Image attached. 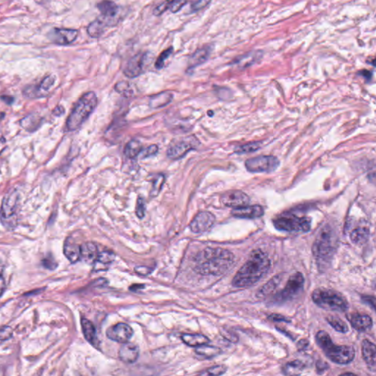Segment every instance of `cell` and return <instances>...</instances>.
<instances>
[{"label":"cell","mask_w":376,"mask_h":376,"mask_svg":"<svg viewBox=\"0 0 376 376\" xmlns=\"http://www.w3.org/2000/svg\"><path fill=\"white\" fill-rule=\"evenodd\" d=\"M235 262L234 254L221 248H207L196 258V270L204 276H221Z\"/></svg>","instance_id":"cell-1"},{"label":"cell","mask_w":376,"mask_h":376,"mask_svg":"<svg viewBox=\"0 0 376 376\" xmlns=\"http://www.w3.org/2000/svg\"><path fill=\"white\" fill-rule=\"evenodd\" d=\"M270 267V259L260 249L253 251L249 257L233 278V287H251L266 274Z\"/></svg>","instance_id":"cell-2"},{"label":"cell","mask_w":376,"mask_h":376,"mask_svg":"<svg viewBox=\"0 0 376 376\" xmlns=\"http://www.w3.org/2000/svg\"><path fill=\"white\" fill-rule=\"evenodd\" d=\"M316 342L332 362L347 364L355 358V349L352 346L337 345L332 341L330 335L325 331L317 332Z\"/></svg>","instance_id":"cell-3"},{"label":"cell","mask_w":376,"mask_h":376,"mask_svg":"<svg viewBox=\"0 0 376 376\" xmlns=\"http://www.w3.org/2000/svg\"><path fill=\"white\" fill-rule=\"evenodd\" d=\"M97 105V97L93 91L85 94L75 104L67 119V127L69 131L78 130L81 127Z\"/></svg>","instance_id":"cell-4"},{"label":"cell","mask_w":376,"mask_h":376,"mask_svg":"<svg viewBox=\"0 0 376 376\" xmlns=\"http://www.w3.org/2000/svg\"><path fill=\"white\" fill-rule=\"evenodd\" d=\"M313 302L328 311L344 312L348 309L347 299L337 291L328 288H317L311 295Z\"/></svg>","instance_id":"cell-5"},{"label":"cell","mask_w":376,"mask_h":376,"mask_svg":"<svg viewBox=\"0 0 376 376\" xmlns=\"http://www.w3.org/2000/svg\"><path fill=\"white\" fill-rule=\"evenodd\" d=\"M336 234L328 225L322 226L317 233L313 244L312 252L316 259L320 262H325L331 259L336 247Z\"/></svg>","instance_id":"cell-6"},{"label":"cell","mask_w":376,"mask_h":376,"mask_svg":"<svg viewBox=\"0 0 376 376\" xmlns=\"http://www.w3.org/2000/svg\"><path fill=\"white\" fill-rule=\"evenodd\" d=\"M20 200V193L14 189L9 190L4 196L0 209V220L7 229H13L17 226Z\"/></svg>","instance_id":"cell-7"},{"label":"cell","mask_w":376,"mask_h":376,"mask_svg":"<svg viewBox=\"0 0 376 376\" xmlns=\"http://www.w3.org/2000/svg\"><path fill=\"white\" fill-rule=\"evenodd\" d=\"M311 219L308 217L297 216L294 214H283L273 221L278 230L287 232H307L311 229Z\"/></svg>","instance_id":"cell-8"},{"label":"cell","mask_w":376,"mask_h":376,"mask_svg":"<svg viewBox=\"0 0 376 376\" xmlns=\"http://www.w3.org/2000/svg\"><path fill=\"white\" fill-rule=\"evenodd\" d=\"M280 162L274 156H259L245 161L246 169L251 173H271L279 166Z\"/></svg>","instance_id":"cell-9"},{"label":"cell","mask_w":376,"mask_h":376,"mask_svg":"<svg viewBox=\"0 0 376 376\" xmlns=\"http://www.w3.org/2000/svg\"><path fill=\"white\" fill-rule=\"evenodd\" d=\"M199 145V141L195 137L189 136L180 138L170 145L167 151V155L171 160H179L185 157L190 151L196 149Z\"/></svg>","instance_id":"cell-10"},{"label":"cell","mask_w":376,"mask_h":376,"mask_svg":"<svg viewBox=\"0 0 376 376\" xmlns=\"http://www.w3.org/2000/svg\"><path fill=\"white\" fill-rule=\"evenodd\" d=\"M304 277L302 273H295L289 277L287 284L276 297V301L284 303L295 298L300 293L304 284Z\"/></svg>","instance_id":"cell-11"},{"label":"cell","mask_w":376,"mask_h":376,"mask_svg":"<svg viewBox=\"0 0 376 376\" xmlns=\"http://www.w3.org/2000/svg\"><path fill=\"white\" fill-rule=\"evenodd\" d=\"M149 54L148 53H140L129 60L124 69V74L129 78H135L140 76L144 72Z\"/></svg>","instance_id":"cell-12"},{"label":"cell","mask_w":376,"mask_h":376,"mask_svg":"<svg viewBox=\"0 0 376 376\" xmlns=\"http://www.w3.org/2000/svg\"><path fill=\"white\" fill-rule=\"evenodd\" d=\"M215 222V217L213 214L207 211L200 212L190 223V230L196 234L207 232L213 226Z\"/></svg>","instance_id":"cell-13"},{"label":"cell","mask_w":376,"mask_h":376,"mask_svg":"<svg viewBox=\"0 0 376 376\" xmlns=\"http://www.w3.org/2000/svg\"><path fill=\"white\" fill-rule=\"evenodd\" d=\"M78 31L73 29L56 28L49 34V38L53 43L58 45L67 46L75 42L78 39Z\"/></svg>","instance_id":"cell-14"},{"label":"cell","mask_w":376,"mask_h":376,"mask_svg":"<svg viewBox=\"0 0 376 376\" xmlns=\"http://www.w3.org/2000/svg\"><path fill=\"white\" fill-rule=\"evenodd\" d=\"M221 202L226 207L234 209L245 207L250 203L249 196L240 190L226 192L221 196Z\"/></svg>","instance_id":"cell-15"},{"label":"cell","mask_w":376,"mask_h":376,"mask_svg":"<svg viewBox=\"0 0 376 376\" xmlns=\"http://www.w3.org/2000/svg\"><path fill=\"white\" fill-rule=\"evenodd\" d=\"M133 331L126 323H118L111 326L107 331V336L111 340L120 343L128 342L133 336Z\"/></svg>","instance_id":"cell-16"},{"label":"cell","mask_w":376,"mask_h":376,"mask_svg":"<svg viewBox=\"0 0 376 376\" xmlns=\"http://www.w3.org/2000/svg\"><path fill=\"white\" fill-rule=\"evenodd\" d=\"M97 6L102 14V19L106 21L108 26L114 25L115 23H117L116 20L119 12V8L114 2L103 0L99 3Z\"/></svg>","instance_id":"cell-17"},{"label":"cell","mask_w":376,"mask_h":376,"mask_svg":"<svg viewBox=\"0 0 376 376\" xmlns=\"http://www.w3.org/2000/svg\"><path fill=\"white\" fill-rule=\"evenodd\" d=\"M55 82H56V79L52 75L46 77L39 86L36 87L28 88L25 90L24 94L31 98H41V97H45L51 88L54 86Z\"/></svg>","instance_id":"cell-18"},{"label":"cell","mask_w":376,"mask_h":376,"mask_svg":"<svg viewBox=\"0 0 376 376\" xmlns=\"http://www.w3.org/2000/svg\"><path fill=\"white\" fill-rule=\"evenodd\" d=\"M263 207L260 205L245 206L239 208L233 209L232 215L236 218L255 219L260 218L264 215Z\"/></svg>","instance_id":"cell-19"},{"label":"cell","mask_w":376,"mask_h":376,"mask_svg":"<svg viewBox=\"0 0 376 376\" xmlns=\"http://www.w3.org/2000/svg\"><path fill=\"white\" fill-rule=\"evenodd\" d=\"M119 355L123 362L133 364L139 356V348L133 343H124L119 350Z\"/></svg>","instance_id":"cell-20"},{"label":"cell","mask_w":376,"mask_h":376,"mask_svg":"<svg viewBox=\"0 0 376 376\" xmlns=\"http://www.w3.org/2000/svg\"><path fill=\"white\" fill-rule=\"evenodd\" d=\"M361 353L366 365L372 371L375 369V345L368 339H364L361 344Z\"/></svg>","instance_id":"cell-21"},{"label":"cell","mask_w":376,"mask_h":376,"mask_svg":"<svg viewBox=\"0 0 376 376\" xmlns=\"http://www.w3.org/2000/svg\"><path fill=\"white\" fill-rule=\"evenodd\" d=\"M98 254V248L95 244L89 242L80 245V259H83L86 263L94 264L97 261Z\"/></svg>","instance_id":"cell-22"},{"label":"cell","mask_w":376,"mask_h":376,"mask_svg":"<svg viewBox=\"0 0 376 376\" xmlns=\"http://www.w3.org/2000/svg\"><path fill=\"white\" fill-rule=\"evenodd\" d=\"M350 322L354 329L358 331H364L372 326V320L367 314H353Z\"/></svg>","instance_id":"cell-23"},{"label":"cell","mask_w":376,"mask_h":376,"mask_svg":"<svg viewBox=\"0 0 376 376\" xmlns=\"http://www.w3.org/2000/svg\"><path fill=\"white\" fill-rule=\"evenodd\" d=\"M211 50L210 47H204L196 50L188 61V69H195L199 66L202 65L208 60L210 57Z\"/></svg>","instance_id":"cell-24"},{"label":"cell","mask_w":376,"mask_h":376,"mask_svg":"<svg viewBox=\"0 0 376 376\" xmlns=\"http://www.w3.org/2000/svg\"><path fill=\"white\" fill-rule=\"evenodd\" d=\"M64 254L72 263H76L80 259V245L75 243L71 237L67 239L64 244Z\"/></svg>","instance_id":"cell-25"},{"label":"cell","mask_w":376,"mask_h":376,"mask_svg":"<svg viewBox=\"0 0 376 376\" xmlns=\"http://www.w3.org/2000/svg\"><path fill=\"white\" fill-rule=\"evenodd\" d=\"M108 27V23L104 19L99 18L90 23L87 28V33L94 39H98L105 33V29Z\"/></svg>","instance_id":"cell-26"},{"label":"cell","mask_w":376,"mask_h":376,"mask_svg":"<svg viewBox=\"0 0 376 376\" xmlns=\"http://www.w3.org/2000/svg\"><path fill=\"white\" fill-rule=\"evenodd\" d=\"M181 338L187 345L190 347H199L210 342V339L207 336L199 333H185L182 335Z\"/></svg>","instance_id":"cell-27"},{"label":"cell","mask_w":376,"mask_h":376,"mask_svg":"<svg viewBox=\"0 0 376 376\" xmlns=\"http://www.w3.org/2000/svg\"><path fill=\"white\" fill-rule=\"evenodd\" d=\"M350 240L353 243L361 245L367 241L369 237V229L367 226H360L350 233Z\"/></svg>","instance_id":"cell-28"},{"label":"cell","mask_w":376,"mask_h":376,"mask_svg":"<svg viewBox=\"0 0 376 376\" xmlns=\"http://www.w3.org/2000/svg\"><path fill=\"white\" fill-rule=\"evenodd\" d=\"M281 279H282L281 275H277V276L272 278L267 284H265L263 287H261L259 291H258L256 296L258 298H265L267 295H270L279 285Z\"/></svg>","instance_id":"cell-29"},{"label":"cell","mask_w":376,"mask_h":376,"mask_svg":"<svg viewBox=\"0 0 376 376\" xmlns=\"http://www.w3.org/2000/svg\"><path fill=\"white\" fill-rule=\"evenodd\" d=\"M173 100V95L169 92H163L151 97L149 103L151 108H160L168 105Z\"/></svg>","instance_id":"cell-30"},{"label":"cell","mask_w":376,"mask_h":376,"mask_svg":"<svg viewBox=\"0 0 376 376\" xmlns=\"http://www.w3.org/2000/svg\"><path fill=\"white\" fill-rule=\"evenodd\" d=\"M221 353V350L219 347L208 345L207 344L196 347V353L204 359L213 358Z\"/></svg>","instance_id":"cell-31"},{"label":"cell","mask_w":376,"mask_h":376,"mask_svg":"<svg viewBox=\"0 0 376 376\" xmlns=\"http://www.w3.org/2000/svg\"><path fill=\"white\" fill-rule=\"evenodd\" d=\"M81 325L85 338L88 342L94 344L97 340V331L94 324L87 319L83 318L81 320Z\"/></svg>","instance_id":"cell-32"},{"label":"cell","mask_w":376,"mask_h":376,"mask_svg":"<svg viewBox=\"0 0 376 376\" xmlns=\"http://www.w3.org/2000/svg\"><path fill=\"white\" fill-rule=\"evenodd\" d=\"M304 368V363L302 362L300 360H294L284 365L283 371L286 375H300Z\"/></svg>","instance_id":"cell-33"},{"label":"cell","mask_w":376,"mask_h":376,"mask_svg":"<svg viewBox=\"0 0 376 376\" xmlns=\"http://www.w3.org/2000/svg\"><path fill=\"white\" fill-rule=\"evenodd\" d=\"M42 124V119L36 115H29L22 119L21 125L23 128L29 132H34L37 130Z\"/></svg>","instance_id":"cell-34"},{"label":"cell","mask_w":376,"mask_h":376,"mask_svg":"<svg viewBox=\"0 0 376 376\" xmlns=\"http://www.w3.org/2000/svg\"><path fill=\"white\" fill-rule=\"evenodd\" d=\"M143 146L140 141L132 140L126 146L124 154L129 158H135L143 151Z\"/></svg>","instance_id":"cell-35"},{"label":"cell","mask_w":376,"mask_h":376,"mask_svg":"<svg viewBox=\"0 0 376 376\" xmlns=\"http://www.w3.org/2000/svg\"><path fill=\"white\" fill-rule=\"evenodd\" d=\"M327 322L331 325L332 328L340 333H347L349 331L348 326L344 321L336 316H329L326 318Z\"/></svg>","instance_id":"cell-36"},{"label":"cell","mask_w":376,"mask_h":376,"mask_svg":"<svg viewBox=\"0 0 376 376\" xmlns=\"http://www.w3.org/2000/svg\"><path fill=\"white\" fill-rule=\"evenodd\" d=\"M261 56H262V53L259 51L251 52L237 60V63L240 67H248L251 64H254L255 61L261 58Z\"/></svg>","instance_id":"cell-37"},{"label":"cell","mask_w":376,"mask_h":376,"mask_svg":"<svg viewBox=\"0 0 376 376\" xmlns=\"http://www.w3.org/2000/svg\"><path fill=\"white\" fill-rule=\"evenodd\" d=\"M165 177L163 174H157L152 179V187L151 190V196H156L160 193L165 182Z\"/></svg>","instance_id":"cell-38"},{"label":"cell","mask_w":376,"mask_h":376,"mask_svg":"<svg viewBox=\"0 0 376 376\" xmlns=\"http://www.w3.org/2000/svg\"><path fill=\"white\" fill-rule=\"evenodd\" d=\"M115 258H116V256L112 251H103V252L99 253L96 262L103 265H108L115 260Z\"/></svg>","instance_id":"cell-39"},{"label":"cell","mask_w":376,"mask_h":376,"mask_svg":"<svg viewBox=\"0 0 376 376\" xmlns=\"http://www.w3.org/2000/svg\"><path fill=\"white\" fill-rule=\"evenodd\" d=\"M259 148H260V144L259 142L250 143V144L243 145V146L236 148L235 152L237 154L251 153V152H256Z\"/></svg>","instance_id":"cell-40"},{"label":"cell","mask_w":376,"mask_h":376,"mask_svg":"<svg viewBox=\"0 0 376 376\" xmlns=\"http://www.w3.org/2000/svg\"><path fill=\"white\" fill-rule=\"evenodd\" d=\"M173 51H174V48H173L172 47H169V48L167 49V50H164V51L160 55V56L157 58V61H156L155 63L156 69H161L164 67L165 62H166V60L171 56Z\"/></svg>","instance_id":"cell-41"},{"label":"cell","mask_w":376,"mask_h":376,"mask_svg":"<svg viewBox=\"0 0 376 376\" xmlns=\"http://www.w3.org/2000/svg\"><path fill=\"white\" fill-rule=\"evenodd\" d=\"M227 366L225 365H216V366H212L206 370L205 372H202L201 375H221L226 372Z\"/></svg>","instance_id":"cell-42"},{"label":"cell","mask_w":376,"mask_h":376,"mask_svg":"<svg viewBox=\"0 0 376 376\" xmlns=\"http://www.w3.org/2000/svg\"><path fill=\"white\" fill-rule=\"evenodd\" d=\"M173 0H166V1L160 3L159 6L154 9L153 14L154 15L160 16L162 14H164L168 9H171V6H172Z\"/></svg>","instance_id":"cell-43"},{"label":"cell","mask_w":376,"mask_h":376,"mask_svg":"<svg viewBox=\"0 0 376 376\" xmlns=\"http://www.w3.org/2000/svg\"><path fill=\"white\" fill-rule=\"evenodd\" d=\"M211 1L212 0H196L192 3L191 6H190L191 12H197L202 10L210 4Z\"/></svg>","instance_id":"cell-44"},{"label":"cell","mask_w":376,"mask_h":376,"mask_svg":"<svg viewBox=\"0 0 376 376\" xmlns=\"http://www.w3.org/2000/svg\"><path fill=\"white\" fill-rule=\"evenodd\" d=\"M158 150V146L157 145H151L146 149H143L141 154L143 156V158H147V157L157 155Z\"/></svg>","instance_id":"cell-45"},{"label":"cell","mask_w":376,"mask_h":376,"mask_svg":"<svg viewBox=\"0 0 376 376\" xmlns=\"http://www.w3.org/2000/svg\"><path fill=\"white\" fill-rule=\"evenodd\" d=\"M145 210H146V207H145L144 200L142 198H138L136 206L137 216L139 218H144Z\"/></svg>","instance_id":"cell-46"},{"label":"cell","mask_w":376,"mask_h":376,"mask_svg":"<svg viewBox=\"0 0 376 376\" xmlns=\"http://www.w3.org/2000/svg\"><path fill=\"white\" fill-rule=\"evenodd\" d=\"M13 335V331L10 327L0 326V340H7Z\"/></svg>","instance_id":"cell-47"},{"label":"cell","mask_w":376,"mask_h":376,"mask_svg":"<svg viewBox=\"0 0 376 376\" xmlns=\"http://www.w3.org/2000/svg\"><path fill=\"white\" fill-rule=\"evenodd\" d=\"M116 90L118 92L122 94H128L129 93L131 92L130 84L127 82H120L116 84Z\"/></svg>","instance_id":"cell-48"},{"label":"cell","mask_w":376,"mask_h":376,"mask_svg":"<svg viewBox=\"0 0 376 376\" xmlns=\"http://www.w3.org/2000/svg\"><path fill=\"white\" fill-rule=\"evenodd\" d=\"M185 3H186V0H173L172 6L169 10L175 14L183 8Z\"/></svg>","instance_id":"cell-49"},{"label":"cell","mask_w":376,"mask_h":376,"mask_svg":"<svg viewBox=\"0 0 376 376\" xmlns=\"http://www.w3.org/2000/svg\"><path fill=\"white\" fill-rule=\"evenodd\" d=\"M222 336H224L226 339H229L231 342H235L238 340V338L236 336V335L234 334L230 331H229V330H222Z\"/></svg>","instance_id":"cell-50"},{"label":"cell","mask_w":376,"mask_h":376,"mask_svg":"<svg viewBox=\"0 0 376 376\" xmlns=\"http://www.w3.org/2000/svg\"><path fill=\"white\" fill-rule=\"evenodd\" d=\"M44 265L50 270H53L57 267V263L53 258H46L43 261Z\"/></svg>","instance_id":"cell-51"},{"label":"cell","mask_w":376,"mask_h":376,"mask_svg":"<svg viewBox=\"0 0 376 376\" xmlns=\"http://www.w3.org/2000/svg\"><path fill=\"white\" fill-rule=\"evenodd\" d=\"M268 318L270 319V320L274 321V322H289V320H288L287 317L281 315V314H271V315L269 316Z\"/></svg>","instance_id":"cell-52"},{"label":"cell","mask_w":376,"mask_h":376,"mask_svg":"<svg viewBox=\"0 0 376 376\" xmlns=\"http://www.w3.org/2000/svg\"><path fill=\"white\" fill-rule=\"evenodd\" d=\"M308 345H309V341L307 339H303L299 341L297 347H298L299 350H305L308 347Z\"/></svg>","instance_id":"cell-53"},{"label":"cell","mask_w":376,"mask_h":376,"mask_svg":"<svg viewBox=\"0 0 376 376\" xmlns=\"http://www.w3.org/2000/svg\"><path fill=\"white\" fill-rule=\"evenodd\" d=\"M135 270H136L137 273L141 275H147L150 273V271H149L150 269L147 268L146 267H138L135 268Z\"/></svg>","instance_id":"cell-54"},{"label":"cell","mask_w":376,"mask_h":376,"mask_svg":"<svg viewBox=\"0 0 376 376\" xmlns=\"http://www.w3.org/2000/svg\"><path fill=\"white\" fill-rule=\"evenodd\" d=\"M6 282H5L4 278L3 277L0 276V297L3 295V292L6 290Z\"/></svg>","instance_id":"cell-55"},{"label":"cell","mask_w":376,"mask_h":376,"mask_svg":"<svg viewBox=\"0 0 376 376\" xmlns=\"http://www.w3.org/2000/svg\"><path fill=\"white\" fill-rule=\"evenodd\" d=\"M1 99L3 102H6L8 105H12L14 101V99L12 97H9V96H3V97H1Z\"/></svg>","instance_id":"cell-56"},{"label":"cell","mask_w":376,"mask_h":376,"mask_svg":"<svg viewBox=\"0 0 376 376\" xmlns=\"http://www.w3.org/2000/svg\"><path fill=\"white\" fill-rule=\"evenodd\" d=\"M371 298H372V297H364V298H363V300H364V301L365 302H368L369 304L370 303V306H372L373 309H375V298L372 297V300H371Z\"/></svg>","instance_id":"cell-57"},{"label":"cell","mask_w":376,"mask_h":376,"mask_svg":"<svg viewBox=\"0 0 376 376\" xmlns=\"http://www.w3.org/2000/svg\"><path fill=\"white\" fill-rule=\"evenodd\" d=\"M53 113H54L56 116H61V115H63L64 113V108L61 106L57 107L56 109H55L54 112H53Z\"/></svg>","instance_id":"cell-58"}]
</instances>
